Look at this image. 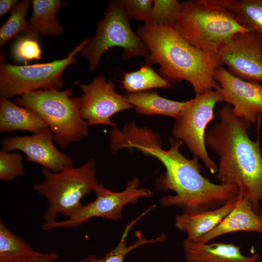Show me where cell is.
<instances>
[{
  "instance_id": "cell-22",
  "label": "cell",
  "mask_w": 262,
  "mask_h": 262,
  "mask_svg": "<svg viewBox=\"0 0 262 262\" xmlns=\"http://www.w3.org/2000/svg\"><path fill=\"white\" fill-rule=\"evenodd\" d=\"M244 27L262 36V0H217Z\"/></svg>"
},
{
  "instance_id": "cell-18",
  "label": "cell",
  "mask_w": 262,
  "mask_h": 262,
  "mask_svg": "<svg viewBox=\"0 0 262 262\" xmlns=\"http://www.w3.org/2000/svg\"><path fill=\"white\" fill-rule=\"evenodd\" d=\"M49 126L40 116L28 108L20 107L9 99L0 98V131H16L38 133Z\"/></svg>"
},
{
  "instance_id": "cell-27",
  "label": "cell",
  "mask_w": 262,
  "mask_h": 262,
  "mask_svg": "<svg viewBox=\"0 0 262 262\" xmlns=\"http://www.w3.org/2000/svg\"><path fill=\"white\" fill-rule=\"evenodd\" d=\"M180 8V2L176 0H154L150 19V24H173Z\"/></svg>"
},
{
  "instance_id": "cell-1",
  "label": "cell",
  "mask_w": 262,
  "mask_h": 262,
  "mask_svg": "<svg viewBox=\"0 0 262 262\" xmlns=\"http://www.w3.org/2000/svg\"><path fill=\"white\" fill-rule=\"evenodd\" d=\"M168 149L162 148L160 138L147 128H136L129 135L128 148H135L146 155L158 159L165 173L156 181L157 190L171 191L173 195L160 198L159 203L165 207H177L183 213H191L220 207L238 196L236 187L216 184L201 174L199 159L185 157L180 151L183 143L170 139Z\"/></svg>"
},
{
  "instance_id": "cell-2",
  "label": "cell",
  "mask_w": 262,
  "mask_h": 262,
  "mask_svg": "<svg viewBox=\"0 0 262 262\" xmlns=\"http://www.w3.org/2000/svg\"><path fill=\"white\" fill-rule=\"evenodd\" d=\"M219 122L207 131L206 146L219 157L216 178L236 187L239 195L259 213L262 204V153L259 139L248 134L250 123L234 115L230 105L217 113Z\"/></svg>"
},
{
  "instance_id": "cell-9",
  "label": "cell",
  "mask_w": 262,
  "mask_h": 262,
  "mask_svg": "<svg viewBox=\"0 0 262 262\" xmlns=\"http://www.w3.org/2000/svg\"><path fill=\"white\" fill-rule=\"evenodd\" d=\"M222 101L221 95L216 90L196 94L176 119L172 131L173 137L184 143L212 174L216 173L218 166L208 154L205 135L207 125L215 118V104Z\"/></svg>"
},
{
  "instance_id": "cell-20",
  "label": "cell",
  "mask_w": 262,
  "mask_h": 262,
  "mask_svg": "<svg viewBox=\"0 0 262 262\" xmlns=\"http://www.w3.org/2000/svg\"><path fill=\"white\" fill-rule=\"evenodd\" d=\"M125 100L141 114L163 115L177 119L188 103L177 101L160 96L156 91H146L124 95Z\"/></svg>"
},
{
  "instance_id": "cell-32",
  "label": "cell",
  "mask_w": 262,
  "mask_h": 262,
  "mask_svg": "<svg viewBox=\"0 0 262 262\" xmlns=\"http://www.w3.org/2000/svg\"><path fill=\"white\" fill-rule=\"evenodd\" d=\"M260 124H261V126H262V119L260 122ZM261 151H262V142H261Z\"/></svg>"
},
{
  "instance_id": "cell-3",
  "label": "cell",
  "mask_w": 262,
  "mask_h": 262,
  "mask_svg": "<svg viewBox=\"0 0 262 262\" xmlns=\"http://www.w3.org/2000/svg\"><path fill=\"white\" fill-rule=\"evenodd\" d=\"M136 33L148 50L146 61L148 65L159 64L161 73L168 81H187L196 94L219 87L214 79L215 71L222 65L217 54L191 45L173 24H144Z\"/></svg>"
},
{
  "instance_id": "cell-23",
  "label": "cell",
  "mask_w": 262,
  "mask_h": 262,
  "mask_svg": "<svg viewBox=\"0 0 262 262\" xmlns=\"http://www.w3.org/2000/svg\"><path fill=\"white\" fill-rule=\"evenodd\" d=\"M121 83L123 89L129 93L170 87L169 81L159 75L149 65L142 66L137 70L125 73Z\"/></svg>"
},
{
  "instance_id": "cell-21",
  "label": "cell",
  "mask_w": 262,
  "mask_h": 262,
  "mask_svg": "<svg viewBox=\"0 0 262 262\" xmlns=\"http://www.w3.org/2000/svg\"><path fill=\"white\" fill-rule=\"evenodd\" d=\"M24 239L0 220V262H20L37 253Z\"/></svg>"
},
{
  "instance_id": "cell-28",
  "label": "cell",
  "mask_w": 262,
  "mask_h": 262,
  "mask_svg": "<svg viewBox=\"0 0 262 262\" xmlns=\"http://www.w3.org/2000/svg\"><path fill=\"white\" fill-rule=\"evenodd\" d=\"M41 49L37 39L24 35L15 42L12 54L18 62L27 63L41 59Z\"/></svg>"
},
{
  "instance_id": "cell-8",
  "label": "cell",
  "mask_w": 262,
  "mask_h": 262,
  "mask_svg": "<svg viewBox=\"0 0 262 262\" xmlns=\"http://www.w3.org/2000/svg\"><path fill=\"white\" fill-rule=\"evenodd\" d=\"M90 40L88 38L82 40L65 58L49 63L24 66L1 64L0 97L9 99L15 96L34 91L60 90L64 84V71L76 61V55L87 45Z\"/></svg>"
},
{
  "instance_id": "cell-19",
  "label": "cell",
  "mask_w": 262,
  "mask_h": 262,
  "mask_svg": "<svg viewBox=\"0 0 262 262\" xmlns=\"http://www.w3.org/2000/svg\"><path fill=\"white\" fill-rule=\"evenodd\" d=\"M33 12L24 35L37 39L39 35H61L64 29L59 23L57 15L63 6L60 0H33Z\"/></svg>"
},
{
  "instance_id": "cell-31",
  "label": "cell",
  "mask_w": 262,
  "mask_h": 262,
  "mask_svg": "<svg viewBox=\"0 0 262 262\" xmlns=\"http://www.w3.org/2000/svg\"><path fill=\"white\" fill-rule=\"evenodd\" d=\"M18 2L17 0H0V16H3L10 12H11Z\"/></svg>"
},
{
  "instance_id": "cell-11",
  "label": "cell",
  "mask_w": 262,
  "mask_h": 262,
  "mask_svg": "<svg viewBox=\"0 0 262 262\" xmlns=\"http://www.w3.org/2000/svg\"><path fill=\"white\" fill-rule=\"evenodd\" d=\"M82 94L79 97V111L82 119L89 125H106L116 127L111 120L115 114L131 109L124 95L117 93L113 82H107L103 76L97 77L88 84H80Z\"/></svg>"
},
{
  "instance_id": "cell-26",
  "label": "cell",
  "mask_w": 262,
  "mask_h": 262,
  "mask_svg": "<svg viewBox=\"0 0 262 262\" xmlns=\"http://www.w3.org/2000/svg\"><path fill=\"white\" fill-rule=\"evenodd\" d=\"M23 156L16 151L10 153L1 150L0 152V179L3 181H10L23 176Z\"/></svg>"
},
{
  "instance_id": "cell-15",
  "label": "cell",
  "mask_w": 262,
  "mask_h": 262,
  "mask_svg": "<svg viewBox=\"0 0 262 262\" xmlns=\"http://www.w3.org/2000/svg\"><path fill=\"white\" fill-rule=\"evenodd\" d=\"M183 249L186 262H257L260 258L258 253L244 255L233 243H201L186 238Z\"/></svg>"
},
{
  "instance_id": "cell-29",
  "label": "cell",
  "mask_w": 262,
  "mask_h": 262,
  "mask_svg": "<svg viewBox=\"0 0 262 262\" xmlns=\"http://www.w3.org/2000/svg\"><path fill=\"white\" fill-rule=\"evenodd\" d=\"M121 1L129 19L143 21L145 24L150 23L153 0H123Z\"/></svg>"
},
{
  "instance_id": "cell-25",
  "label": "cell",
  "mask_w": 262,
  "mask_h": 262,
  "mask_svg": "<svg viewBox=\"0 0 262 262\" xmlns=\"http://www.w3.org/2000/svg\"><path fill=\"white\" fill-rule=\"evenodd\" d=\"M31 1L23 0L19 2L11 12L8 19L0 29V46H4L10 40L19 33H25L29 25L26 18Z\"/></svg>"
},
{
  "instance_id": "cell-12",
  "label": "cell",
  "mask_w": 262,
  "mask_h": 262,
  "mask_svg": "<svg viewBox=\"0 0 262 262\" xmlns=\"http://www.w3.org/2000/svg\"><path fill=\"white\" fill-rule=\"evenodd\" d=\"M217 55L233 75L262 84V36L255 31L236 34Z\"/></svg>"
},
{
  "instance_id": "cell-24",
  "label": "cell",
  "mask_w": 262,
  "mask_h": 262,
  "mask_svg": "<svg viewBox=\"0 0 262 262\" xmlns=\"http://www.w3.org/2000/svg\"><path fill=\"white\" fill-rule=\"evenodd\" d=\"M140 218L141 217L139 216L127 226L119 243L104 257L98 259L95 256L91 255L76 262H125V256L133 249L145 244L160 243L165 240L166 236L164 234H162L155 239H147L141 236L140 232H137V241L133 245L128 246L125 241V238L131 228Z\"/></svg>"
},
{
  "instance_id": "cell-30",
  "label": "cell",
  "mask_w": 262,
  "mask_h": 262,
  "mask_svg": "<svg viewBox=\"0 0 262 262\" xmlns=\"http://www.w3.org/2000/svg\"><path fill=\"white\" fill-rule=\"evenodd\" d=\"M59 258L56 253H42L37 252L32 257L20 262H54Z\"/></svg>"
},
{
  "instance_id": "cell-6",
  "label": "cell",
  "mask_w": 262,
  "mask_h": 262,
  "mask_svg": "<svg viewBox=\"0 0 262 262\" xmlns=\"http://www.w3.org/2000/svg\"><path fill=\"white\" fill-rule=\"evenodd\" d=\"M16 103L40 116L54 134V142L62 148L86 137L89 125L80 116L79 97L72 89L40 90L16 98Z\"/></svg>"
},
{
  "instance_id": "cell-5",
  "label": "cell",
  "mask_w": 262,
  "mask_h": 262,
  "mask_svg": "<svg viewBox=\"0 0 262 262\" xmlns=\"http://www.w3.org/2000/svg\"><path fill=\"white\" fill-rule=\"evenodd\" d=\"M95 165L96 161L92 159L80 166L68 167L58 172L42 169L44 179L34 185L33 189L47 200L44 223L56 221L59 214L69 218L82 207V199L94 192L99 183Z\"/></svg>"
},
{
  "instance_id": "cell-16",
  "label": "cell",
  "mask_w": 262,
  "mask_h": 262,
  "mask_svg": "<svg viewBox=\"0 0 262 262\" xmlns=\"http://www.w3.org/2000/svg\"><path fill=\"white\" fill-rule=\"evenodd\" d=\"M238 231L255 232L262 235V204L261 211L256 213L250 202L239 195L236 206L224 220L196 242L207 243L221 235Z\"/></svg>"
},
{
  "instance_id": "cell-7",
  "label": "cell",
  "mask_w": 262,
  "mask_h": 262,
  "mask_svg": "<svg viewBox=\"0 0 262 262\" xmlns=\"http://www.w3.org/2000/svg\"><path fill=\"white\" fill-rule=\"evenodd\" d=\"M129 20L121 0L109 3L95 35L80 53L81 57L88 60L91 71L96 69L105 51L115 47L122 49L123 58L126 60L135 57H147L148 50L142 40L133 32Z\"/></svg>"
},
{
  "instance_id": "cell-13",
  "label": "cell",
  "mask_w": 262,
  "mask_h": 262,
  "mask_svg": "<svg viewBox=\"0 0 262 262\" xmlns=\"http://www.w3.org/2000/svg\"><path fill=\"white\" fill-rule=\"evenodd\" d=\"M214 79L219 87L215 89L223 101L232 105L233 114L250 124L262 117V84L242 80L222 66L215 71Z\"/></svg>"
},
{
  "instance_id": "cell-17",
  "label": "cell",
  "mask_w": 262,
  "mask_h": 262,
  "mask_svg": "<svg viewBox=\"0 0 262 262\" xmlns=\"http://www.w3.org/2000/svg\"><path fill=\"white\" fill-rule=\"evenodd\" d=\"M239 195L225 204L215 209L200 212L182 213L175 218V226L186 234V239L196 241L206 234L229 214L236 206Z\"/></svg>"
},
{
  "instance_id": "cell-4",
  "label": "cell",
  "mask_w": 262,
  "mask_h": 262,
  "mask_svg": "<svg viewBox=\"0 0 262 262\" xmlns=\"http://www.w3.org/2000/svg\"><path fill=\"white\" fill-rule=\"evenodd\" d=\"M173 25L191 45L212 54H217L220 48L236 34L254 30L242 25L217 0L180 2Z\"/></svg>"
},
{
  "instance_id": "cell-10",
  "label": "cell",
  "mask_w": 262,
  "mask_h": 262,
  "mask_svg": "<svg viewBox=\"0 0 262 262\" xmlns=\"http://www.w3.org/2000/svg\"><path fill=\"white\" fill-rule=\"evenodd\" d=\"M140 180L133 178L127 183L124 190L115 192L99 183L94 192L96 199L82 207L67 219L51 223H43L44 230L56 229L74 228L95 217L118 221L122 216L123 208L128 204H134L142 197H149L152 192L148 189L139 188Z\"/></svg>"
},
{
  "instance_id": "cell-14",
  "label": "cell",
  "mask_w": 262,
  "mask_h": 262,
  "mask_svg": "<svg viewBox=\"0 0 262 262\" xmlns=\"http://www.w3.org/2000/svg\"><path fill=\"white\" fill-rule=\"evenodd\" d=\"M54 137L49 128L29 136H13L1 140L2 150L22 151L27 161L38 164L54 172L73 166L72 158L61 152L54 144Z\"/></svg>"
}]
</instances>
